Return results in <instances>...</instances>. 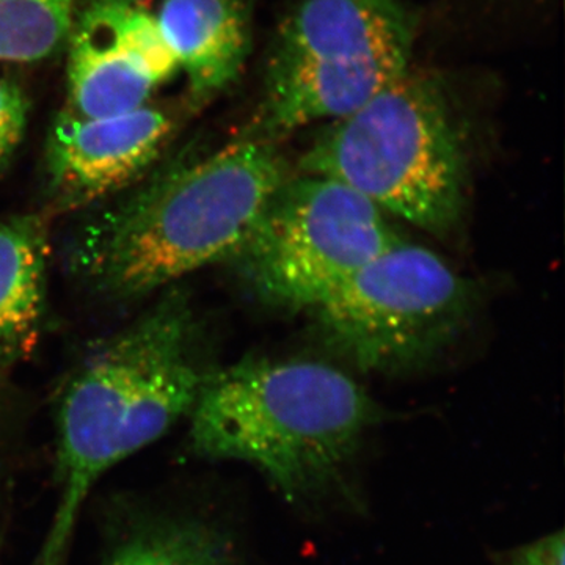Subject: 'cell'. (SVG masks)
<instances>
[{
	"instance_id": "obj_5",
	"label": "cell",
	"mask_w": 565,
	"mask_h": 565,
	"mask_svg": "<svg viewBox=\"0 0 565 565\" xmlns=\"http://www.w3.org/2000/svg\"><path fill=\"white\" fill-rule=\"evenodd\" d=\"M401 241L385 212L348 185L289 174L232 263L263 302L302 310Z\"/></svg>"
},
{
	"instance_id": "obj_1",
	"label": "cell",
	"mask_w": 565,
	"mask_h": 565,
	"mask_svg": "<svg viewBox=\"0 0 565 565\" xmlns=\"http://www.w3.org/2000/svg\"><path fill=\"white\" fill-rule=\"evenodd\" d=\"M147 177L85 222L66 253L73 277L114 302L232 262L289 177V166L275 140L245 132Z\"/></svg>"
},
{
	"instance_id": "obj_7",
	"label": "cell",
	"mask_w": 565,
	"mask_h": 565,
	"mask_svg": "<svg viewBox=\"0 0 565 565\" xmlns=\"http://www.w3.org/2000/svg\"><path fill=\"white\" fill-rule=\"evenodd\" d=\"M63 51L65 109L81 117L140 109L178 74L156 13L140 0H82Z\"/></svg>"
},
{
	"instance_id": "obj_11",
	"label": "cell",
	"mask_w": 565,
	"mask_h": 565,
	"mask_svg": "<svg viewBox=\"0 0 565 565\" xmlns=\"http://www.w3.org/2000/svg\"><path fill=\"white\" fill-rule=\"evenodd\" d=\"M82 0H0V62L39 63L63 51Z\"/></svg>"
},
{
	"instance_id": "obj_3",
	"label": "cell",
	"mask_w": 565,
	"mask_h": 565,
	"mask_svg": "<svg viewBox=\"0 0 565 565\" xmlns=\"http://www.w3.org/2000/svg\"><path fill=\"white\" fill-rule=\"evenodd\" d=\"M435 236L462 221L468 192L465 134L438 77L408 70L348 117L330 121L300 159Z\"/></svg>"
},
{
	"instance_id": "obj_4",
	"label": "cell",
	"mask_w": 565,
	"mask_h": 565,
	"mask_svg": "<svg viewBox=\"0 0 565 565\" xmlns=\"http://www.w3.org/2000/svg\"><path fill=\"white\" fill-rule=\"evenodd\" d=\"M415 40L403 0H303L275 35L248 132L275 140L348 117L412 68Z\"/></svg>"
},
{
	"instance_id": "obj_6",
	"label": "cell",
	"mask_w": 565,
	"mask_h": 565,
	"mask_svg": "<svg viewBox=\"0 0 565 565\" xmlns=\"http://www.w3.org/2000/svg\"><path fill=\"white\" fill-rule=\"evenodd\" d=\"M476 289L429 248L401 241L315 308L323 338L367 373L419 370L463 332Z\"/></svg>"
},
{
	"instance_id": "obj_13",
	"label": "cell",
	"mask_w": 565,
	"mask_h": 565,
	"mask_svg": "<svg viewBox=\"0 0 565 565\" xmlns=\"http://www.w3.org/2000/svg\"><path fill=\"white\" fill-rule=\"evenodd\" d=\"M29 99L20 85L0 77V173L9 167L28 129Z\"/></svg>"
},
{
	"instance_id": "obj_10",
	"label": "cell",
	"mask_w": 565,
	"mask_h": 565,
	"mask_svg": "<svg viewBox=\"0 0 565 565\" xmlns=\"http://www.w3.org/2000/svg\"><path fill=\"white\" fill-rule=\"evenodd\" d=\"M50 243L36 214L0 217V367L28 360L39 345L46 305Z\"/></svg>"
},
{
	"instance_id": "obj_9",
	"label": "cell",
	"mask_w": 565,
	"mask_h": 565,
	"mask_svg": "<svg viewBox=\"0 0 565 565\" xmlns=\"http://www.w3.org/2000/svg\"><path fill=\"white\" fill-rule=\"evenodd\" d=\"M156 18L191 102H210L243 73L252 46L244 0H162Z\"/></svg>"
},
{
	"instance_id": "obj_12",
	"label": "cell",
	"mask_w": 565,
	"mask_h": 565,
	"mask_svg": "<svg viewBox=\"0 0 565 565\" xmlns=\"http://www.w3.org/2000/svg\"><path fill=\"white\" fill-rule=\"evenodd\" d=\"M226 544L200 525L162 526L137 535L106 565H226Z\"/></svg>"
},
{
	"instance_id": "obj_14",
	"label": "cell",
	"mask_w": 565,
	"mask_h": 565,
	"mask_svg": "<svg viewBox=\"0 0 565 565\" xmlns=\"http://www.w3.org/2000/svg\"><path fill=\"white\" fill-rule=\"evenodd\" d=\"M564 531L545 535L533 544L516 548L505 557L503 565H564Z\"/></svg>"
},
{
	"instance_id": "obj_2",
	"label": "cell",
	"mask_w": 565,
	"mask_h": 565,
	"mask_svg": "<svg viewBox=\"0 0 565 565\" xmlns=\"http://www.w3.org/2000/svg\"><path fill=\"white\" fill-rule=\"evenodd\" d=\"M377 415L338 367L250 359L207 374L189 416L200 455L255 465L294 500L340 478Z\"/></svg>"
},
{
	"instance_id": "obj_8",
	"label": "cell",
	"mask_w": 565,
	"mask_h": 565,
	"mask_svg": "<svg viewBox=\"0 0 565 565\" xmlns=\"http://www.w3.org/2000/svg\"><path fill=\"white\" fill-rule=\"evenodd\" d=\"M177 117L147 104L111 117H81L63 109L52 121L44 177L57 211L81 210L147 177L177 132Z\"/></svg>"
}]
</instances>
